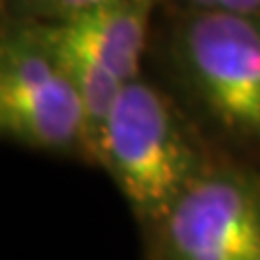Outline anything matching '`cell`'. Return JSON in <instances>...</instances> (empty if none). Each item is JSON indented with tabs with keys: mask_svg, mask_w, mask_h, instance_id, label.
<instances>
[{
	"mask_svg": "<svg viewBox=\"0 0 260 260\" xmlns=\"http://www.w3.org/2000/svg\"><path fill=\"white\" fill-rule=\"evenodd\" d=\"M100 167L111 174L135 215L156 225L210 169L178 111L139 78L126 83L115 102Z\"/></svg>",
	"mask_w": 260,
	"mask_h": 260,
	"instance_id": "obj_1",
	"label": "cell"
},
{
	"mask_svg": "<svg viewBox=\"0 0 260 260\" xmlns=\"http://www.w3.org/2000/svg\"><path fill=\"white\" fill-rule=\"evenodd\" d=\"M172 50L210 117L232 135L260 139V20L189 11L176 24Z\"/></svg>",
	"mask_w": 260,
	"mask_h": 260,
	"instance_id": "obj_2",
	"label": "cell"
},
{
	"mask_svg": "<svg viewBox=\"0 0 260 260\" xmlns=\"http://www.w3.org/2000/svg\"><path fill=\"white\" fill-rule=\"evenodd\" d=\"M0 128L37 150L85 152V111L72 80L26 22L0 46Z\"/></svg>",
	"mask_w": 260,
	"mask_h": 260,
	"instance_id": "obj_3",
	"label": "cell"
},
{
	"mask_svg": "<svg viewBox=\"0 0 260 260\" xmlns=\"http://www.w3.org/2000/svg\"><path fill=\"white\" fill-rule=\"evenodd\" d=\"M169 260H260V180L210 167L160 223Z\"/></svg>",
	"mask_w": 260,
	"mask_h": 260,
	"instance_id": "obj_4",
	"label": "cell"
},
{
	"mask_svg": "<svg viewBox=\"0 0 260 260\" xmlns=\"http://www.w3.org/2000/svg\"><path fill=\"white\" fill-rule=\"evenodd\" d=\"M152 0H121L61 22H30L39 32L72 48L121 83L139 78Z\"/></svg>",
	"mask_w": 260,
	"mask_h": 260,
	"instance_id": "obj_5",
	"label": "cell"
},
{
	"mask_svg": "<svg viewBox=\"0 0 260 260\" xmlns=\"http://www.w3.org/2000/svg\"><path fill=\"white\" fill-rule=\"evenodd\" d=\"M113 3H121V0H11V9L22 20L61 22Z\"/></svg>",
	"mask_w": 260,
	"mask_h": 260,
	"instance_id": "obj_6",
	"label": "cell"
},
{
	"mask_svg": "<svg viewBox=\"0 0 260 260\" xmlns=\"http://www.w3.org/2000/svg\"><path fill=\"white\" fill-rule=\"evenodd\" d=\"M191 11H221L260 20V0H182Z\"/></svg>",
	"mask_w": 260,
	"mask_h": 260,
	"instance_id": "obj_7",
	"label": "cell"
}]
</instances>
